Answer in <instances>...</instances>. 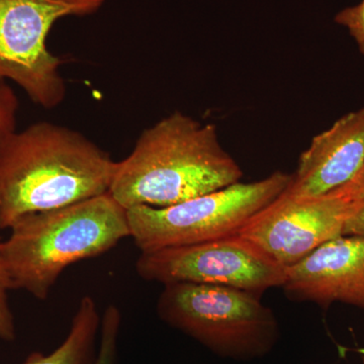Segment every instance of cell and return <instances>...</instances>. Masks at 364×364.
Returning <instances> with one entry per match:
<instances>
[{
	"label": "cell",
	"instance_id": "3",
	"mask_svg": "<svg viewBox=\"0 0 364 364\" xmlns=\"http://www.w3.org/2000/svg\"><path fill=\"white\" fill-rule=\"evenodd\" d=\"M2 241L14 289L45 301L66 268L130 237L128 210L111 193L21 218Z\"/></svg>",
	"mask_w": 364,
	"mask_h": 364
},
{
	"label": "cell",
	"instance_id": "6",
	"mask_svg": "<svg viewBox=\"0 0 364 364\" xmlns=\"http://www.w3.org/2000/svg\"><path fill=\"white\" fill-rule=\"evenodd\" d=\"M107 0H0V80L14 81L44 109L66 95L62 60L49 51L53 26L97 13Z\"/></svg>",
	"mask_w": 364,
	"mask_h": 364
},
{
	"label": "cell",
	"instance_id": "2",
	"mask_svg": "<svg viewBox=\"0 0 364 364\" xmlns=\"http://www.w3.org/2000/svg\"><path fill=\"white\" fill-rule=\"evenodd\" d=\"M243 171L217 128L176 112L139 136L117 162L109 193L126 210L167 208L240 182Z\"/></svg>",
	"mask_w": 364,
	"mask_h": 364
},
{
	"label": "cell",
	"instance_id": "7",
	"mask_svg": "<svg viewBox=\"0 0 364 364\" xmlns=\"http://www.w3.org/2000/svg\"><path fill=\"white\" fill-rule=\"evenodd\" d=\"M136 270L141 279L163 286L174 282L210 284L261 296L282 286L286 269L252 242L235 234L193 245L141 252Z\"/></svg>",
	"mask_w": 364,
	"mask_h": 364
},
{
	"label": "cell",
	"instance_id": "9",
	"mask_svg": "<svg viewBox=\"0 0 364 364\" xmlns=\"http://www.w3.org/2000/svg\"><path fill=\"white\" fill-rule=\"evenodd\" d=\"M287 298L322 309L340 303L364 310V237L340 236L326 242L284 270Z\"/></svg>",
	"mask_w": 364,
	"mask_h": 364
},
{
	"label": "cell",
	"instance_id": "14",
	"mask_svg": "<svg viewBox=\"0 0 364 364\" xmlns=\"http://www.w3.org/2000/svg\"><path fill=\"white\" fill-rule=\"evenodd\" d=\"M18 100L11 86L0 80V144L16 131Z\"/></svg>",
	"mask_w": 364,
	"mask_h": 364
},
{
	"label": "cell",
	"instance_id": "15",
	"mask_svg": "<svg viewBox=\"0 0 364 364\" xmlns=\"http://www.w3.org/2000/svg\"><path fill=\"white\" fill-rule=\"evenodd\" d=\"M335 21L349 31L364 55V0L355 6L347 7L335 16Z\"/></svg>",
	"mask_w": 364,
	"mask_h": 364
},
{
	"label": "cell",
	"instance_id": "17",
	"mask_svg": "<svg viewBox=\"0 0 364 364\" xmlns=\"http://www.w3.org/2000/svg\"><path fill=\"white\" fill-rule=\"evenodd\" d=\"M342 236L364 237V200L355 203L345 222Z\"/></svg>",
	"mask_w": 364,
	"mask_h": 364
},
{
	"label": "cell",
	"instance_id": "11",
	"mask_svg": "<svg viewBox=\"0 0 364 364\" xmlns=\"http://www.w3.org/2000/svg\"><path fill=\"white\" fill-rule=\"evenodd\" d=\"M102 317L90 296L81 299L65 340L52 353L31 354L23 364H93Z\"/></svg>",
	"mask_w": 364,
	"mask_h": 364
},
{
	"label": "cell",
	"instance_id": "16",
	"mask_svg": "<svg viewBox=\"0 0 364 364\" xmlns=\"http://www.w3.org/2000/svg\"><path fill=\"white\" fill-rule=\"evenodd\" d=\"M330 195V193H329ZM331 195L344 198L347 202L358 203L364 200V164L358 174L349 183L333 191Z\"/></svg>",
	"mask_w": 364,
	"mask_h": 364
},
{
	"label": "cell",
	"instance_id": "10",
	"mask_svg": "<svg viewBox=\"0 0 364 364\" xmlns=\"http://www.w3.org/2000/svg\"><path fill=\"white\" fill-rule=\"evenodd\" d=\"M364 164V107L314 136L284 193L298 198L327 196L346 186Z\"/></svg>",
	"mask_w": 364,
	"mask_h": 364
},
{
	"label": "cell",
	"instance_id": "12",
	"mask_svg": "<svg viewBox=\"0 0 364 364\" xmlns=\"http://www.w3.org/2000/svg\"><path fill=\"white\" fill-rule=\"evenodd\" d=\"M121 311L114 305L105 309L100 324V341L93 364H116L121 331Z\"/></svg>",
	"mask_w": 364,
	"mask_h": 364
},
{
	"label": "cell",
	"instance_id": "13",
	"mask_svg": "<svg viewBox=\"0 0 364 364\" xmlns=\"http://www.w3.org/2000/svg\"><path fill=\"white\" fill-rule=\"evenodd\" d=\"M13 289L4 245L0 241V340L6 342L14 341L16 336V322L9 304V291Z\"/></svg>",
	"mask_w": 364,
	"mask_h": 364
},
{
	"label": "cell",
	"instance_id": "5",
	"mask_svg": "<svg viewBox=\"0 0 364 364\" xmlns=\"http://www.w3.org/2000/svg\"><path fill=\"white\" fill-rule=\"evenodd\" d=\"M291 178L277 171L261 181L237 182L171 207L129 208L130 237L141 252H150L232 236L279 198Z\"/></svg>",
	"mask_w": 364,
	"mask_h": 364
},
{
	"label": "cell",
	"instance_id": "1",
	"mask_svg": "<svg viewBox=\"0 0 364 364\" xmlns=\"http://www.w3.org/2000/svg\"><path fill=\"white\" fill-rule=\"evenodd\" d=\"M117 162L85 135L39 122L0 144V230L109 193Z\"/></svg>",
	"mask_w": 364,
	"mask_h": 364
},
{
	"label": "cell",
	"instance_id": "8",
	"mask_svg": "<svg viewBox=\"0 0 364 364\" xmlns=\"http://www.w3.org/2000/svg\"><path fill=\"white\" fill-rule=\"evenodd\" d=\"M355 203L331 195L298 198L282 193L251 217L238 235L284 269L326 242L342 236Z\"/></svg>",
	"mask_w": 364,
	"mask_h": 364
},
{
	"label": "cell",
	"instance_id": "4",
	"mask_svg": "<svg viewBox=\"0 0 364 364\" xmlns=\"http://www.w3.org/2000/svg\"><path fill=\"white\" fill-rule=\"evenodd\" d=\"M158 298V317L220 358L253 360L274 349L279 320L260 296L210 284H165Z\"/></svg>",
	"mask_w": 364,
	"mask_h": 364
},
{
	"label": "cell",
	"instance_id": "18",
	"mask_svg": "<svg viewBox=\"0 0 364 364\" xmlns=\"http://www.w3.org/2000/svg\"><path fill=\"white\" fill-rule=\"evenodd\" d=\"M363 364H364V358H363Z\"/></svg>",
	"mask_w": 364,
	"mask_h": 364
}]
</instances>
